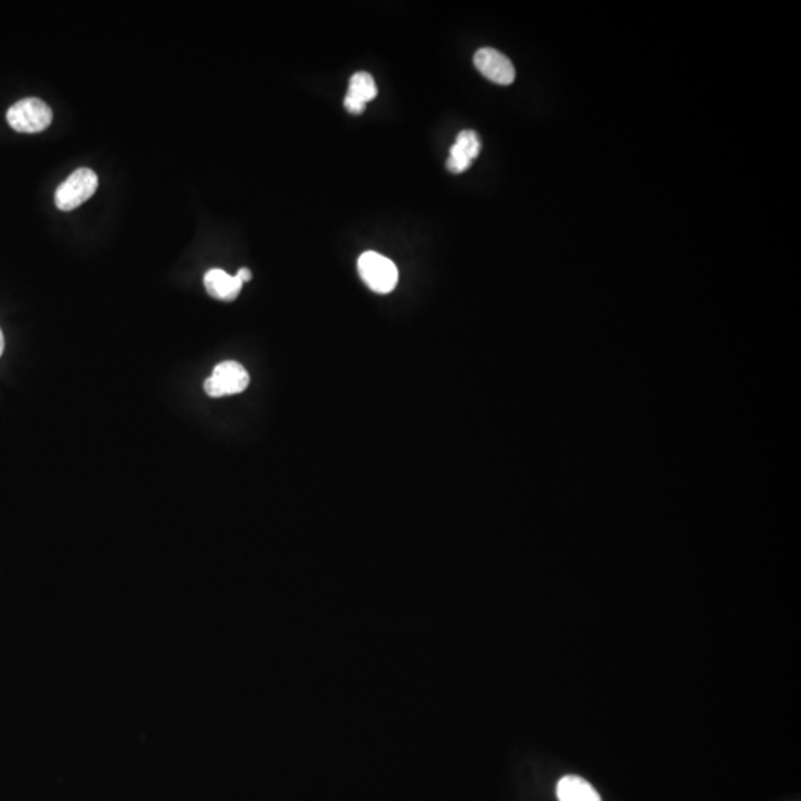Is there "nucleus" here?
<instances>
[{
	"label": "nucleus",
	"mask_w": 801,
	"mask_h": 801,
	"mask_svg": "<svg viewBox=\"0 0 801 801\" xmlns=\"http://www.w3.org/2000/svg\"><path fill=\"white\" fill-rule=\"evenodd\" d=\"M236 276H238V278L241 279V281L245 284V282H248L251 279L250 269H247V267H242V269L238 270Z\"/></svg>",
	"instance_id": "9d476101"
},
{
	"label": "nucleus",
	"mask_w": 801,
	"mask_h": 801,
	"mask_svg": "<svg viewBox=\"0 0 801 801\" xmlns=\"http://www.w3.org/2000/svg\"><path fill=\"white\" fill-rule=\"evenodd\" d=\"M478 72L497 85H511L515 81V67L506 55L493 48L478 49L474 57Z\"/></svg>",
	"instance_id": "39448f33"
},
{
	"label": "nucleus",
	"mask_w": 801,
	"mask_h": 801,
	"mask_svg": "<svg viewBox=\"0 0 801 801\" xmlns=\"http://www.w3.org/2000/svg\"><path fill=\"white\" fill-rule=\"evenodd\" d=\"M480 135L475 131L465 130L457 135L456 143L450 149L447 159V168L450 173L462 174L471 168L474 159L480 155Z\"/></svg>",
	"instance_id": "423d86ee"
},
{
	"label": "nucleus",
	"mask_w": 801,
	"mask_h": 801,
	"mask_svg": "<svg viewBox=\"0 0 801 801\" xmlns=\"http://www.w3.org/2000/svg\"><path fill=\"white\" fill-rule=\"evenodd\" d=\"M250 385V374L239 362L226 361L214 368L213 374L205 380V392L211 398L229 397L241 394Z\"/></svg>",
	"instance_id": "20e7f679"
},
{
	"label": "nucleus",
	"mask_w": 801,
	"mask_h": 801,
	"mask_svg": "<svg viewBox=\"0 0 801 801\" xmlns=\"http://www.w3.org/2000/svg\"><path fill=\"white\" fill-rule=\"evenodd\" d=\"M358 272L362 281L377 294H389L398 284V269L392 260L382 254L368 251L358 260Z\"/></svg>",
	"instance_id": "f257e3e1"
},
{
	"label": "nucleus",
	"mask_w": 801,
	"mask_h": 801,
	"mask_svg": "<svg viewBox=\"0 0 801 801\" xmlns=\"http://www.w3.org/2000/svg\"><path fill=\"white\" fill-rule=\"evenodd\" d=\"M205 288L214 299L233 302L241 293L244 282L238 276H230L222 269L208 270L204 278Z\"/></svg>",
	"instance_id": "6e6552de"
},
{
	"label": "nucleus",
	"mask_w": 801,
	"mask_h": 801,
	"mask_svg": "<svg viewBox=\"0 0 801 801\" xmlns=\"http://www.w3.org/2000/svg\"><path fill=\"white\" fill-rule=\"evenodd\" d=\"M558 801H603L594 787L580 776L569 775L557 785Z\"/></svg>",
	"instance_id": "1a4fd4ad"
},
{
	"label": "nucleus",
	"mask_w": 801,
	"mask_h": 801,
	"mask_svg": "<svg viewBox=\"0 0 801 801\" xmlns=\"http://www.w3.org/2000/svg\"><path fill=\"white\" fill-rule=\"evenodd\" d=\"M98 187L97 174L88 168H81L58 186L55 192V205L58 210L72 211L88 201Z\"/></svg>",
	"instance_id": "7ed1b4c3"
},
{
	"label": "nucleus",
	"mask_w": 801,
	"mask_h": 801,
	"mask_svg": "<svg viewBox=\"0 0 801 801\" xmlns=\"http://www.w3.org/2000/svg\"><path fill=\"white\" fill-rule=\"evenodd\" d=\"M3 349H5V337H3L2 330H0V356L3 354Z\"/></svg>",
	"instance_id": "9b49d317"
},
{
	"label": "nucleus",
	"mask_w": 801,
	"mask_h": 801,
	"mask_svg": "<svg viewBox=\"0 0 801 801\" xmlns=\"http://www.w3.org/2000/svg\"><path fill=\"white\" fill-rule=\"evenodd\" d=\"M377 97V85L370 73H355L349 82L348 94L345 97V107L352 115H361L368 101Z\"/></svg>",
	"instance_id": "0eeeda50"
},
{
	"label": "nucleus",
	"mask_w": 801,
	"mask_h": 801,
	"mask_svg": "<svg viewBox=\"0 0 801 801\" xmlns=\"http://www.w3.org/2000/svg\"><path fill=\"white\" fill-rule=\"evenodd\" d=\"M6 119L11 128L18 133H41L51 125L52 110L38 98H24L9 107Z\"/></svg>",
	"instance_id": "f03ea898"
}]
</instances>
